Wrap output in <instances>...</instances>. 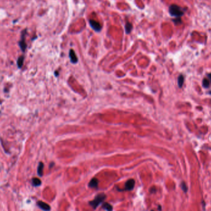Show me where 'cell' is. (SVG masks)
Here are the masks:
<instances>
[{"instance_id":"1","label":"cell","mask_w":211,"mask_h":211,"mask_svg":"<svg viewBox=\"0 0 211 211\" xmlns=\"http://www.w3.org/2000/svg\"><path fill=\"white\" fill-rule=\"evenodd\" d=\"M106 198V195L104 193H100L98 194V195H96L95 199L93 201H90L89 203L92 206L93 208L96 209L98 207L99 205L101 204V203H102Z\"/></svg>"},{"instance_id":"2","label":"cell","mask_w":211,"mask_h":211,"mask_svg":"<svg viewBox=\"0 0 211 211\" xmlns=\"http://www.w3.org/2000/svg\"><path fill=\"white\" fill-rule=\"evenodd\" d=\"M169 13L172 16L175 18H180L183 15L184 11L180 6L176 4H172L169 7Z\"/></svg>"},{"instance_id":"3","label":"cell","mask_w":211,"mask_h":211,"mask_svg":"<svg viewBox=\"0 0 211 211\" xmlns=\"http://www.w3.org/2000/svg\"><path fill=\"white\" fill-rule=\"evenodd\" d=\"M89 23H90V27L93 29L94 30H95L96 32H100L101 30V29H102V27H101V24L96 21H94V20H90L89 21Z\"/></svg>"},{"instance_id":"4","label":"cell","mask_w":211,"mask_h":211,"mask_svg":"<svg viewBox=\"0 0 211 211\" xmlns=\"http://www.w3.org/2000/svg\"><path fill=\"white\" fill-rule=\"evenodd\" d=\"M135 182L133 179H130L127 180L125 185V190L126 191H130L134 188Z\"/></svg>"},{"instance_id":"5","label":"cell","mask_w":211,"mask_h":211,"mask_svg":"<svg viewBox=\"0 0 211 211\" xmlns=\"http://www.w3.org/2000/svg\"><path fill=\"white\" fill-rule=\"evenodd\" d=\"M37 206L43 210L44 211H50L51 210V207L49 204H48L46 202L39 201L37 202Z\"/></svg>"},{"instance_id":"6","label":"cell","mask_w":211,"mask_h":211,"mask_svg":"<svg viewBox=\"0 0 211 211\" xmlns=\"http://www.w3.org/2000/svg\"><path fill=\"white\" fill-rule=\"evenodd\" d=\"M25 30L24 31V33H22V37H21V40L19 41V46L23 51H25V49H26V47H27L26 43H25Z\"/></svg>"},{"instance_id":"7","label":"cell","mask_w":211,"mask_h":211,"mask_svg":"<svg viewBox=\"0 0 211 211\" xmlns=\"http://www.w3.org/2000/svg\"><path fill=\"white\" fill-rule=\"evenodd\" d=\"M69 56L71 58V61L72 63H77V57L76 56L74 51L73 49H71L69 51Z\"/></svg>"},{"instance_id":"8","label":"cell","mask_w":211,"mask_h":211,"mask_svg":"<svg viewBox=\"0 0 211 211\" xmlns=\"http://www.w3.org/2000/svg\"><path fill=\"white\" fill-rule=\"evenodd\" d=\"M98 184H99V181L96 178H93V179H92L89 184H88V186L90 188H97L98 186Z\"/></svg>"},{"instance_id":"9","label":"cell","mask_w":211,"mask_h":211,"mask_svg":"<svg viewBox=\"0 0 211 211\" xmlns=\"http://www.w3.org/2000/svg\"><path fill=\"white\" fill-rule=\"evenodd\" d=\"M43 168H44V164L43 162H40L37 168V174L39 175V176H42L43 175Z\"/></svg>"},{"instance_id":"10","label":"cell","mask_w":211,"mask_h":211,"mask_svg":"<svg viewBox=\"0 0 211 211\" xmlns=\"http://www.w3.org/2000/svg\"><path fill=\"white\" fill-rule=\"evenodd\" d=\"M133 29V25L130 22H126L125 25V30L126 34L130 33Z\"/></svg>"},{"instance_id":"11","label":"cell","mask_w":211,"mask_h":211,"mask_svg":"<svg viewBox=\"0 0 211 211\" xmlns=\"http://www.w3.org/2000/svg\"><path fill=\"white\" fill-rule=\"evenodd\" d=\"M32 183L33 187H40L41 185V181L38 178H33L32 180Z\"/></svg>"},{"instance_id":"12","label":"cell","mask_w":211,"mask_h":211,"mask_svg":"<svg viewBox=\"0 0 211 211\" xmlns=\"http://www.w3.org/2000/svg\"><path fill=\"white\" fill-rule=\"evenodd\" d=\"M102 208L107 211H112L113 210V207L112 206V205L108 203V202H104V203L102 206Z\"/></svg>"},{"instance_id":"13","label":"cell","mask_w":211,"mask_h":211,"mask_svg":"<svg viewBox=\"0 0 211 211\" xmlns=\"http://www.w3.org/2000/svg\"><path fill=\"white\" fill-rule=\"evenodd\" d=\"M183 83H184V77L181 75L178 78V85L180 88H182L183 87Z\"/></svg>"},{"instance_id":"14","label":"cell","mask_w":211,"mask_h":211,"mask_svg":"<svg viewBox=\"0 0 211 211\" xmlns=\"http://www.w3.org/2000/svg\"><path fill=\"white\" fill-rule=\"evenodd\" d=\"M24 56H21L19 57L18 59V67H19V68H21L22 66L23 65V64H24Z\"/></svg>"},{"instance_id":"15","label":"cell","mask_w":211,"mask_h":211,"mask_svg":"<svg viewBox=\"0 0 211 211\" xmlns=\"http://www.w3.org/2000/svg\"><path fill=\"white\" fill-rule=\"evenodd\" d=\"M209 84H210V81L208 79H204L203 80V82H202V85H203L204 87H205V88L209 87Z\"/></svg>"},{"instance_id":"16","label":"cell","mask_w":211,"mask_h":211,"mask_svg":"<svg viewBox=\"0 0 211 211\" xmlns=\"http://www.w3.org/2000/svg\"><path fill=\"white\" fill-rule=\"evenodd\" d=\"M174 23L175 24H181L182 23V20H181V18H176V19H175L174 21Z\"/></svg>"},{"instance_id":"17","label":"cell","mask_w":211,"mask_h":211,"mask_svg":"<svg viewBox=\"0 0 211 211\" xmlns=\"http://www.w3.org/2000/svg\"><path fill=\"white\" fill-rule=\"evenodd\" d=\"M182 189H183V190L185 191V192H187V185H185V183H182Z\"/></svg>"},{"instance_id":"18","label":"cell","mask_w":211,"mask_h":211,"mask_svg":"<svg viewBox=\"0 0 211 211\" xmlns=\"http://www.w3.org/2000/svg\"><path fill=\"white\" fill-rule=\"evenodd\" d=\"M207 76H208L209 79V81L211 82V74H209L207 75Z\"/></svg>"}]
</instances>
